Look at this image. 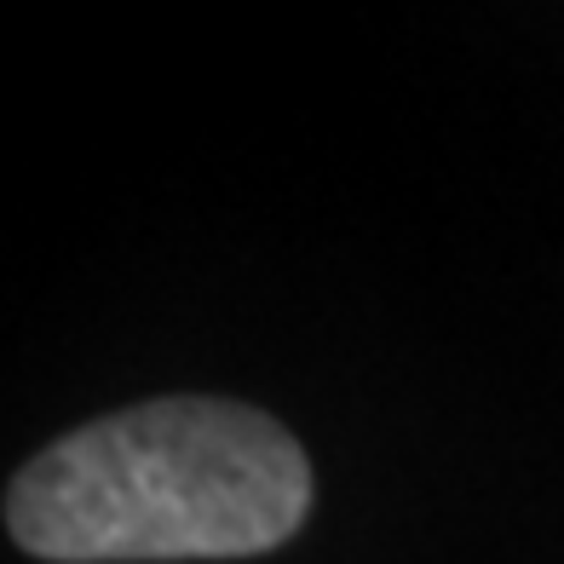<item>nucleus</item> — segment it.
Returning <instances> with one entry per match:
<instances>
[{"instance_id": "1", "label": "nucleus", "mask_w": 564, "mask_h": 564, "mask_svg": "<svg viewBox=\"0 0 564 564\" xmlns=\"http://www.w3.org/2000/svg\"><path fill=\"white\" fill-rule=\"evenodd\" d=\"M312 467L282 421L225 398H162L75 426L7 490V530L58 564L253 558L300 530Z\"/></svg>"}]
</instances>
